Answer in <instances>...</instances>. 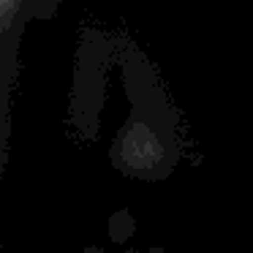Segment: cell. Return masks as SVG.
Wrapping results in <instances>:
<instances>
[{"label": "cell", "instance_id": "6da1fadb", "mask_svg": "<svg viewBox=\"0 0 253 253\" xmlns=\"http://www.w3.org/2000/svg\"><path fill=\"white\" fill-rule=\"evenodd\" d=\"M14 3H17V0H3V14H6V17L14 11Z\"/></svg>", "mask_w": 253, "mask_h": 253}]
</instances>
